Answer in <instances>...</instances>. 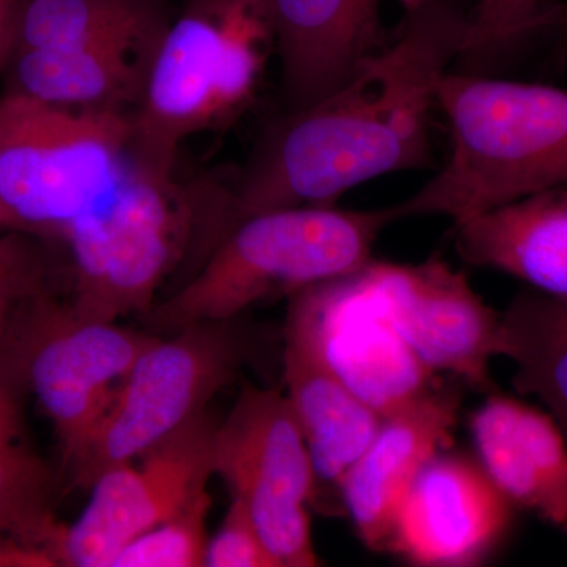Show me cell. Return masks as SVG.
<instances>
[{"label":"cell","mask_w":567,"mask_h":567,"mask_svg":"<svg viewBox=\"0 0 567 567\" xmlns=\"http://www.w3.org/2000/svg\"><path fill=\"white\" fill-rule=\"evenodd\" d=\"M453 0L406 11L398 39L319 102L265 125L229 188L235 216L333 205L354 186L431 162L436 89L464 48Z\"/></svg>","instance_id":"6da1fadb"},{"label":"cell","mask_w":567,"mask_h":567,"mask_svg":"<svg viewBox=\"0 0 567 567\" xmlns=\"http://www.w3.org/2000/svg\"><path fill=\"white\" fill-rule=\"evenodd\" d=\"M164 175L134 147L132 112L0 100V207L61 238L78 274L106 264L162 215Z\"/></svg>","instance_id":"7a4b0ae2"},{"label":"cell","mask_w":567,"mask_h":567,"mask_svg":"<svg viewBox=\"0 0 567 567\" xmlns=\"http://www.w3.org/2000/svg\"><path fill=\"white\" fill-rule=\"evenodd\" d=\"M436 107L450 125L445 166L391 218L468 221L533 194L567 186V89L447 71Z\"/></svg>","instance_id":"3957f363"},{"label":"cell","mask_w":567,"mask_h":567,"mask_svg":"<svg viewBox=\"0 0 567 567\" xmlns=\"http://www.w3.org/2000/svg\"><path fill=\"white\" fill-rule=\"evenodd\" d=\"M276 54L267 0H189L164 29L132 111L142 162L175 177L183 142L237 121Z\"/></svg>","instance_id":"277c9868"},{"label":"cell","mask_w":567,"mask_h":567,"mask_svg":"<svg viewBox=\"0 0 567 567\" xmlns=\"http://www.w3.org/2000/svg\"><path fill=\"white\" fill-rule=\"evenodd\" d=\"M393 223L390 208L339 210L301 205L245 216L213 246L182 287L153 306L159 330L229 322L249 306L354 274L371 262L372 246Z\"/></svg>","instance_id":"5b68a950"},{"label":"cell","mask_w":567,"mask_h":567,"mask_svg":"<svg viewBox=\"0 0 567 567\" xmlns=\"http://www.w3.org/2000/svg\"><path fill=\"white\" fill-rule=\"evenodd\" d=\"M235 320L188 324L156 336L112 395L80 457L66 472L91 488L112 466L130 464L200 413L251 360V341Z\"/></svg>","instance_id":"8992f818"},{"label":"cell","mask_w":567,"mask_h":567,"mask_svg":"<svg viewBox=\"0 0 567 567\" xmlns=\"http://www.w3.org/2000/svg\"><path fill=\"white\" fill-rule=\"evenodd\" d=\"M213 468L245 503L279 567L322 565L308 514L316 496L315 470L286 394L241 390L216 427Z\"/></svg>","instance_id":"52a82bcc"},{"label":"cell","mask_w":567,"mask_h":567,"mask_svg":"<svg viewBox=\"0 0 567 567\" xmlns=\"http://www.w3.org/2000/svg\"><path fill=\"white\" fill-rule=\"evenodd\" d=\"M31 322L10 360L54 424L69 470L115 390L156 336L84 319L71 306H43Z\"/></svg>","instance_id":"ba28073f"},{"label":"cell","mask_w":567,"mask_h":567,"mask_svg":"<svg viewBox=\"0 0 567 567\" xmlns=\"http://www.w3.org/2000/svg\"><path fill=\"white\" fill-rule=\"evenodd\" d=\"M216 427L207 412L200 413L136 461L96 477L91 502L63 533L62 566L111 567L134 537L208 492Z\"/></svg>","instance_id":"9c48e42d"},{"label":"cell","mask_w":567,"mask_h":567,"mask_svg":"<svg viewBox=\"0 0 567 567\" xmlns=\"http://www.w3.org/2000/svg\"><path fill=\"white\" fill-rule=\"evenodd\" d=\"M290 298L287 316L303 324L336 375L380 416H390L432 390L434 372L388 320L368 264Z\"/></svg>","instance_id":"30bf717a"},{"label":"cell","mask_w":567,"mask_h":567,"mask_svg":"<svg viewBox=\"0 0 567 567\" xmlns=\"http://www.w3.org/2000/svg\"><path fill=\"white\" fill-rule=\"evenodd\" d=\"M383 311L431 372H450L481 391L492 388L499 320L461 271L439 257L417 265L368 264Z\"/></svg>","instance_id":"8fae6325"},{"label":"cell","mask_w":567,"mask_h":567,"mask_svg":"<svg viewBox=\"0 0 567 567\" xmlns=\"http://www.w3.org/2000/svg\"><path fill=\"white\" fill-rule=\"evenodd\" d=\"M511 511L480 462L442 451L399 507L388 550L416 566H477L505 536Z\"/></svg>","instance_id":"7c38bea8"},{"label":"cell","mask_w":567,"mask_h":567,"mask_svg":"<svg viewBox=\"0 0 567 567\" xmlns=\"http://www.w3.org/2000/svg\"><path fill=\"white\" fill-rule=\"evenodd\" d=\"M461 399L429 390L383 417L379 431L342 480V509L371 550L390 547L399 507L423 466L453 445Z\"/></svg>","instance_id":"4fadbf2b"},{"label":"cell","mask_w":567,"mask_h":567,"mask_svg":"<svg viewBox=\"0 0 567 567\" xmlns=\"http://www.w3.org/2000/svg\"><path fill=\"white\" fill-rule=\"evenodd\" d=\"M282 112L305 110L352 78L377 51L380 0H267Z\"/></svg>","instance_id":"5bb4252c"},{"label":"cell","mask_w":567,"mask_h":567,"mask_svg":"<svg viewBox=\"0 0 567 567\" xmlns=\"http://www.w3.org/2000/svg\"><path fill=\"white\" fill-rule=\"evenodd\" d=\"M470 427L477 462L513 506L567 528V436L555 417L491 394Z\"/></svg>","instance_id":"9a60e30c"},{"label":"cell","mask_w":567,"mask_h":567,"mask_svg":"<svg viewBox=\"0 0 567 567\" xmlns=\"http://www.w3.org/2000/svg\"><path fill=\"white\" fill-rule=\"evenodd\" d=\"M282 364L286 395L315 470L316 494L328 488L341 502L342 480L374 439L383 417L336 375L311 334L290 316L284 330Z\"/></svg>","instance_id":"2e32d148"},{"label":"cell","mask_w":567,"mask_h":567,"mask_svg":"<svg viewBox=\"0 0 567 567\" xmlns=\"http://www.w3.org/2000/svg\"><path fill=\"white\" fill-rule=\"evenodd\" d=\"M458 256L567 301V186L503 205L457 224Z\"/></svg>","instance_id":"e0dca14e"},{"label":"cell","mask_w":567,"mask_h":567,"mask_svg":"<svg viewBox=\"0 0 567 567\" xmlns=\"http://www.w3.org/2000/svg\"><path fill=\"white\" fill-rule=\"evenodd\" d=\"M156 43L18 51L11 92L70 110L132 112Z\"/></svg>","instance_id":"ac0fdd59"},{"label":"cell","mask_w":567,"mask_h":567,"mask_svg":"<svg viewBox=\"0 0 567 567\" xmlns=\"http://www.w3.org/2000/svg\"><path fill=\"white\" fill-rule=\"evenodd\" d=\"M171 20L169 0H29L18 51L155 44Z\"/></svg>","instance_id":"d6986e66"},{"label":"cell","mask_w":567,"mask_h":567,"mask_svg":"<svg viewBox=\"0 0 567 567\" xmlns=\"http://www.w3.org/2000/svg\"><path fill=\"white\" fill-rule=\"evenodd\" d=\"M496 357L514 364V388L539 399L567 436V301L517 295L499 320Z\"/></svg>","instance_id":"ffe728a7"},{"label":"cell","mask_w":567,"mask_h":567,"mask_svg":"<svg viewBox=\"0 0 567 567\" xmlns=\"http://www.w3.org/2000/svg\"><path fill=\"white\" fill-rule=\"evenodd\" d=\"M52 477L43 461L18 442L0 443V543L50 551L62 566L65 527L52 513Z\"/></svg>","instance_id":"44dd1931"},{"label":"cell","mask_w":567,"mask_h":567,"mask_svg":"<svg viewBox=\"0 0 567 567\" xmlns=\"http://www.w3.org/2000/svg\"><path fill=\"white\" fill-rule=\"evenodd\" d=\"M210 507V494L205 492L177 516L134 537L112 559L111 567L205 566L207 516Z\"/></svg>","instance_id":"7402d4cb"},{"label":"cell","mask_w":567,"mask_h":567,"mask_svg":"<svg viewBox=\"0 0 567 567\" xmlns=\"http://www.w3.org/2000/svg\"><path fill=\"white\" fill-rule=\"evenodd\" d=\"M543 0H477L458 59H480L525 35L544 21Z\"/></svg>","instance_id":"603a6c76"},{"label":"cell","mask_w":567,"mask_h":567,"mask_svg":"<svg viewBox=\"0 0 567 567\" xmlns=\"http://www.w3.org/2000/svg\"><path fill=\"white\" fill-rule=\"evenodd\" d=\"M208 567H279L265 546L245 503L233 496L229 509L218 532L208 537L205 550Z\"/></svg>","instance_id":"cb8c5ba5"},{"label":"cell","mask_w":567,"mask_h":567,"mask_svg":"<svg viewBox=\"0 0 567 567\" xmlns=\"http://www.w3.org/2000/svg\"><path fill=\"white\" fill-rule=\"evenodd\" d=\"M20 379V372L10 357H0V443L20 440L22 420L17 393Z\"/></svg>","instance_id":"d4e9b609"},{"label":"cell","mask_w":567,"mask_h":567,"mask_svg":"<svg viewBox=\"0 0 567 567\" xmlns=\"http://www.w3.org/2000/svg\"><path fill=\"white\" fill-rule=\"evenodd\" d=\"M29 0H0V66L14 58L20 41L22 14Z\"/></svg>","instance_id":"484cf974"},{"label":"cell","mask_w":567,"mask_h":567,"mask_svg":"<svg viewBox=\"0 0 567 567\" xmlns=\"http://www.w3.org/2000/svg\"><path fill=\"white\" fill-rule=\"evenodd\" d=\"M431 2H435V0H401L405 11L420 9V7L427 6Z\"/></svg>","instance_id":"4316f807"},{"label":"cell","mask_w":567,"mask_h":567,"mask_svg":"<svg viewBox=\"0 0 567 567\" xmlns=\"http://www.w3.org/2000/svg\"><path fill=\"white\" fill-rule=\"evenodd\" d=\"M3 284H6V271H3L2 264H0V297L3 293Z\"/></svg>","instance_id":"83f0119b"},{"label":"cell","mask_w":567,"mask_h":567,"mask_svg":"<svg viewBox=\"0 0 567 567\" xmlns=\"http://www.w3.org/2000/svg\"><path fill=\"white\" fill-rule=\"evenodd\" d=\"M6 224H9V221H7L6 213H3L2 207H0V226H6Z\"/></svg>","instance_id":"f1b7e54d"},{"label":"cell","mask_w":567,"mask_h":567,"mask_svg":"<svg viewBox=\"0 0 567 567\" xmlns=\"http://www.w3.org/2000/svg\"><path fill=\"white\" fill-rule=\"evenodd\" d=\"M183 2H189V0H183Z\"/></svg>","instance_id":"f546056e"}]
</instances>
